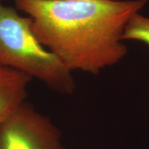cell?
<instances>
[{"label": "cell", "mask_w": 149, "mask_h": 149, "mask_svg": "<svg viewBox=\"0 0 149 149\" xmlns=\"http://www.w3.org/2000/svg\"><path fill=\"white\" fill-rule=\"evenodd\" d=\"M147 0H15L39 41L69 69L96 74L124 58V27Z\"/></svg>", "instance_id": "cell-1"}, {"label": "cell", "mask_w": 149, "mask_h": 149, "mask_svg": "<svg viewBox=\"0 0 149 149\" xmlns=\"http://www.w3.org/2000/svg\"><path fill=\"white\" fill-rule=\"evenodd\" d=\"M0 66L40 80L60 94L70 95L76 88L71 70L37 39L31 19L1 3Z\"/></svg>", "instance_id": "cell-2"}, {"label": "cell", "mask_w": 149, "mask_h": 149, "mask_svg": "<svg viewBox=\"0 0 149 149\" xmlns=\"http://www.w3.org/2000/svg\"><path fill=\"white\" fill-rule=\"evenodd\" d=\"M0 149H65L51 119L26 101L0 123Z\"/></svg>", "instance_id": "cell-3"}, {"label": "cell", "mask_w": 149, "mask_h": 149, "mask_svg": "<svg viewBox=\"0 0 149 149\" xmlns=\"http://www.w3.org/2000/svg\"><path fill=\"white\" fill-rule=\"evenodd\" d=\"M32 79L21 72L0 66V123L26 101Z\"/></svg>", "instance_id": "cell-4"}, {"label": "cell", "mask_w": 149, "mask_h": 149, "mask_svg": "<svg viewBox=\"0 0 149 149\" xmlns=\"http://www.w3.org/2000/svg\"><path fill=\"white\" fill-rule=\"evenodd\" d=\"M122 40L139 41L149 46V17L134 14L124 27Z\"/></svg>", "instance_id": "cell-5"}, {"label": "cell", "mask_w": 149, "mask_h": 149, "mask_svg": "<svg viewBox=\"0 0 149 149\" xmlns=\"http://www.w3.org/2000/svg\"><path fill=\"white\" fill-rule=\"evenodd\" d=\"M3 1V0H0V3H1V1Z\"/></svg>", "instance_id": "cell-6"}]
</instances>
